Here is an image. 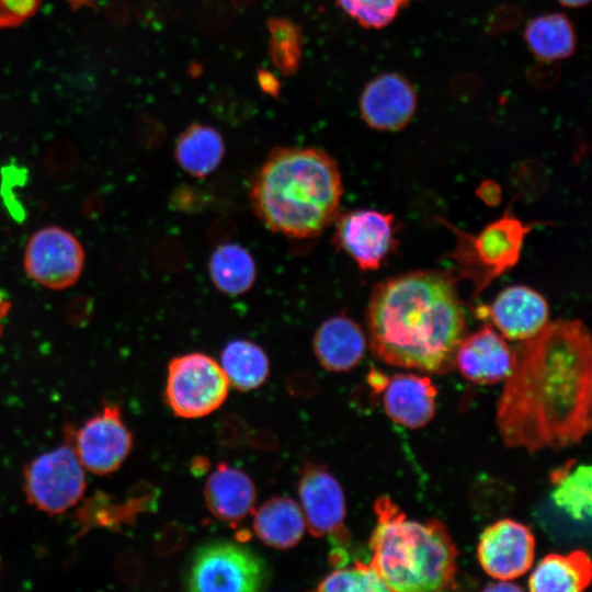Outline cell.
<instances>
[{
    "label": "cell",
    "mask_w": 592,
    "mask_h": 592,
    "mask_svg": "<svg viewBox=\"0 0 592 592\" xmlns=\"http://www.w3.org/2000/svg\"><path fill=\"white\" fill-rule=\"evenodd\" d=\"M592 342L581 320L548 322L513 348L496 405L503 444L530 453L559 451L591 431Z\"/></svg>",
    "instance_id": "cell-1"
},
{
    "label": "cell",
    "mask_w": 592,
    "mask_h": 592,
    "mask_svg": "<svg viewBox=\"0 0 592 592\" xmlns=\"http://www.w3.org/2000/svg\"><path fill=\"white\" fill-rule=\"evenodd\" d=\"M365 318L376 360L430 374L455 367L466 318L453 275L413 271L389 277L374 286Z\"/></svg>",
    "instance_id": "cell-2"
},
{
    "label": "cell",
    "mask_w": 592,
    "mask_h": 592,
    "mask_svg": "<svg viewBox=\"0 0 592 592\" xmlns=\"http://www.w3.org/2000/svg\"><path fill=\"white\" fill-rule=\"evenodd\" d=\"M343 195L337 161L314 147H276L253 174L249 198L271 231L311 239L335 220Z\"/></svg>",
    "instance_id": "cell-3"
},
{
    "label": "cell",
    "mask_w": 592,
    "mask_h": 592,
    "mask_svg": "<svg viewBox=\"0 0 592 592\" xmlns=\"http://www.w3.org/2000/svg\"><path fill=\"white\" fill-rule=\"evenodd\" d=\"M376 524L369 538L371 567L389 591L454 589L457 548L437 519L411 520L388 496L374 502Z\"/></svg>",
    "instance_id": "cell-4"
},
{
    "label": "cell",
    "mask_w": 592,
    "mask_h": 592,
    "mask_svg": "<svg viewBox=\"0 0 592 592\" xmlns=\"http://www.w3.org/2000/svg\"><path fill=\"white\" fill-rule=\"evenodd\" d=\"M445 224L456 239L449 258L456 264L459 278L473 286L475 297L517 263L524 239L532 230L531 225L508 212L477 235Z\"/></svg>",
    "instance_id": "cell-5"
},
{
    "label": "cell",
    "mask_w": 592,
    "mask_h": 592,
    "mask_svg": "<svg viewBox=\"0 0 592 592\" xmlns=\"http://www.w3.org/2000/svg\"><path fill=\"white\" fill-rule=\"evenodd\" d=\"M228 379L213 357L193 352L173 357L168 365L164 400L181 418H201L227 398Z\"/></svg>",
    "instance_id": "cell-6"
},
{
    "label": "cell",
    "mask_w": 592,
    "mask_h": 592,
    "mask_svg": "<svg viewBox=\"0 0 592 592\" xmlns=\"http://www.w3.org/2000/svg\"><path fill=\"white\" fill-rule=\"evenodd\" d=\"M266 582L263 561L250 549L228 542H215L200 547L189 569L191 591L249 592Z\"/></svg>",
    "instance_id": "cell-7"
},
{
    "label": "cell",
    "mask_w": 592,
    "mask_h": 592,
    "mask_svg": "<svg viewBox=\"0 0 592 592\" xmlns=\"http://www.w3.org/2000/svg\"><path fill=\"white\" fill-rule=\"evenodd\" d=\"M86 485L84 467L69 443L43 453L24 471L29 503L48 514H60L77 504Z\"/></svg>",
    "instance_id": "cell-8"
},
{
    "label": "cell",
    "mask_w": 592,
    "mask_h": 592,
    "mask_svg": "<svg viewBox=\"0 0 592 592\" xmlns=\"http://www.w3.org/2000/svg\"><path fill=\"white\" fill-rule=\"evenodd\" d=\"M84 249L79 239L59 226H46L29 239L23 255L27 276L54 291L77 283L84 267Z\"/></svg>",
    "instance_id": "cell-9"
},
{
    "label": "cell",
    "mask_w": 592,
    "mask_h": 592,
    "mask_svg": "<svg viewBox=\"0 0 592 592\" xmlns=\"http://www.w3.org/2000/svg\"><path fill=\"white\" fill-rule=\"evenodd\" d=\"M333 242L362 271L377 270L392 250L395 218L392 214L373 209H355L338 214Z\"/></svg>",
    "instance_id": "cell-10"
},
{
    "label": "cell",
    "mask_w": 592,
    "mask_h": 592,
    "mask_svg": "<svg viewBox=\"0 0 592 592\" xmlns=\"http://www.w3.org/2000/svg\"><path fill=\"white\" fill-rule=\"evenodd\" d=\"M73 447L82 466L95 475L118 469L133 447V436L122 419L121 408L107 405L87 420L75 433Z\"/></svg>",
    "instance_id": "cell-11"
},
{
    "label": "cell",
    "mask_w": 592,
    "mask_h": 592,
    "mask_svg": "<svg viewBox=\"0 0 592 592\" xmlns=\"http://www.w3.org/2000/svg\"><path fill=\"white\" fill-rule=\"evenodd\" d=\"M483 571L499 581L525 574L535 558V537L530 527L512 519L499 520L485 528L477 546Z\"/></svg>",
    "instance_id": "cell-12"
},
{
    "label": "cell",
    "mask_w": 592,
    "mask_h": 592,
    "mask_svg": "<svg viewBox=\"0 0 592 592\" xmlns=\"http://www.w3.org/2000/svg\"><path fill=\"white\" fill-rule=\"evenodd\" d=\"M298 496L306 527L314 536L331 535L338 545L346 542L344 493L328 469L306 464L298 482Z\"/></svg>",
    "instance_id": "cell-13"
},
{
    "label": "cell",
    "mask_w": 592,
    "mask_h": 592,
    "mask_svg": "<svg viewBox=\"0 0 592 592\" xmlns=\"http://www.w3.org/2000/svg\"><path fill=\"white\" fill-rule=\"evenodd\" d=\"M358 105L367 126L380 132H398L413 118L418 93L405 76L385 72L366 83Z\"/></svg>",
    "instance_id": "cell-14"
},
{
    "label": "cell",
    "mask_w": 592,
    "mask_h": 592,
    "mask_svg": "<svg viewBox=\"0 0 592 592\" xmlns=\"http://www.w3.org/2000/svg\"><path fill=\"white\" fill-rule=\"evenodd\" d=\"M512 363L513 349L489 325L464 337L455 356V367L460 374L479 385L504 380Z\"/></svg>",
    "instance_id": "cell-15"
},
{
    "label": "cell",
    "mask_w": 592,
    "mask_h": 592,
    "mask_svg": "<svg viewBox=\"0 0 592 592\" xmlns=\"http://www.w3.org/2000/svg\"><path fill=\"white\" fill-rule=\"evenodd\" d=\"M488 315L501 335L514 341L534 337L549 322L546 299L525 285L501 291L488 308Z\"/></svg>",
    "instance_id": "cell-16"
},
{
    "label": "cell",
    "mask_w": 592,
    "mask_h": 592,
    "mask_svg": "<svg viewBox=\"0 0 592 592\" xmlns=\"http://www.w3.org/2000/svg\"><path fill=\"white\" fill-rule=\"evenodd\" d=\"M379 392L388 418L405 428H423L435 414L437 389L428 376L396 374Z\"/></svg>",
    "instance_id": "cell-17"
},
{
    "label": "cell",
    "mask_w": 592,
    "mask_h": 592,
    "mask_svg": "<svg viewBox=\"0 0 592 592\" xmlns=\"http://www.w3.org/2000/svg\"><path fill=\"white\" fill-rule=\"evenodd\" d=\"M367 338L360 325L345 315L326 319L317 328L312 351L322 367L330 372H349L365 355Z\"/></svg>",
    "instance_id": "cell-18"
},
{
    "label": "cell",
    "mask_w": 592,
    "mask_h": 592,
    "mask_svg": "<svg viewBox=\"0 0 592 592\" xmlns=\"http://www.w3.org/2000/svg\"><path fill=\"white\" fill-rule=\"evenodd\" d=\"M204 497L214 516L235 526L253 511L257 492L247 474L220 463L205 483Z\"/></svg>",
    "instance_id": "cell-19"
},
{
    "label": "cell",
    "mask_w": 592,
    "mask_h": 592,
    "mask_svg": "<svg viewBox=\"0 0 592 592\" xmlns=\"http://www.w3.org/2000/svg\"><path fill=\"white\" fill-rule=\"evenodd\" d=\"M592 563L585 550L545 556L528 578L533 592H581L591 583Z\"/></svg>",
    "instance_id": "cell-20"
},
{
    "label": "cell",
    "mask_w": 592,
    "mask_h": 592,
    "mask_svg": "<svg viewBox=\"0 0 592 592\" xmlns=\"http://www.w3.org/2000/svg\"><path fill=\"white\" fill-rule=\"evenodd\" d=\"M253 530L265 545L288 549L300 542L306 523L296 501L288 497H273L255 511Z\"/></svg>",
    "instance_id": "cell-21"
},
{
    "label": "cell",
    "mask_w": 592,
    "mask_h": 592,
    "mask_svg": "<svg viewBox=\"0 0 592 592\" xmlns=\"http://www.w3.org/2000/svg\"><path fill=\"white\" fill-rule=\"evenodd\" d=\"M226 152L225 140L214 127L193 123L178 137L174 158L179 167L195 178H206L221 163Z\"/></svg>",
    "instance_id": "cell-22"
},
{
    "label": "cell",
    "mask_w": 592,
    "mask_h": 592,
    "mask_svg": "<svg viewBox=\"0 0 592 592\" xmlns=\"http://www.w3.org/2000/svg\"><path fill=\"white\" fill-rule=\"evenodd\" d=\"M524 41L540 61L551 62L570 57L577 47L572 21L563 13H546L528 21Z\"/></svg>",
    "instance_id": "cell-23"
},
{
    "label": "cell",
    "mask_w": 592,
    "mask_h": 592,
    "mask_svg": "<svg viewBox=\"0 0 592 592\" xmlns=\"http://www.w3.org/2000/svg\"><path fill=\"white\" fill-rule=\"evenodd\" d=\"M208 273L219 292L237 296L247 293L253 286L257 265L246 248L235 242H226L212 252Z\"/></svg>",
    "instance_id": "cell-24"
},
{
    "label": "cell",
    "mask_w": 592,
    "mask_h": 592,
    "mask_svg": "<svg viewBox=\"0 0 592 592\" xmlns=\"http://www.w3.org/2000/svg\"><path fill=\"white\" fill-rule=\"evenodd\" d=\"M570 459L555 469L549 480L554 486L551 499L573 520L589 522L592 511V469L589 465L576 466Z\"/></svg>",
    "instance_id": "cell-25"
},
{
    "label": "cell",
    "mask_w": 592,
    "mask_h": 592,
    "mask_svg": "<svg viewBox=\"0 0 592 592\" xmlns=\"http://www.w3.org/2000/svg\"><path fill=\"white\" fill-rule=\"evenodd\" d=\"M219 364L229 385L241 391L260 387L270 373V361L264 350L244 339L227 343Z\"/></svg>",
    "instance_id": "cell-26"
},
{
    "label": "cell",
    "mask_w": 592,
    "mask_h": 592,
    "mask_svg": "<svg viewBox=\"0 0 592 592\" xmlns=\"http://www.w3.org/2000/svg\"><path fill=\"white\" fill-rule=\"evenodd\" d=\"M269 56L283 75H293L299 67L303 54V35L299 26L286 18L267 21Z\"/></svg>",
    "instance_id": "cell-27"
},
{
    "label": "cell",
    "mask_w": 592,
    "mask_h": 592,
    "mask_svg": "<svg viewBox=\"0 0 592 592\" xmlns=\"http://www.w3.org/2000/svg\"><path fill=\"white\" fill-rule=\"evenodd\" d=\"M318 591L384 592L389 591L376 571L360 560L351 567L332 571L317 587Z\"/></svg>",
    "instance_id": "cell-28"
},
{
    "label": "cell",
    "mask_w": 592,
    "mask_h": 592,
    "mask_svg": "<svg viewBox=\"0 0 592 592\" xmlns=\"http://www.w3.org/2000/svg\"><path fill=\"white\" fill-rule=\"evenodd\" d=\"M413 0H335L338 7L365 29L379 30L390 24Z\"/></svg>",
    "instance_id": "cell-29"
},
{
    "label": "cell",
    "mask_w": 592,
    "mask_h": 592,
    "mask_svg": "<svg viewBox=\"0 0 592 592\" xmlns=\"http://www.w3.org/2000/svg\"><path fill=\"white\" fill-rule=\"evenodd\" d=\"M250 435L247 424L236 415H226L217 424V436L223 445L241 446L249 443Z\"/></svg>",
    "instance_id": "cell-30"
},
{
    "label": "cell",
    "mask_w": 592,
    "mask_h": 592,
    "mask_svg": "<svg viewBox=\"0 0 592 592\" xmlns=\"http://www.w3.org/2000/svg\"><path fill=\"white\" fill-rule=\"evenodd\" d=\"M289 391L299 397L312 396L317 389L316 380L307 374H294L287 382Z\"/></svg>",
    "instance_id": "cell-31"
},
{
    "label": "cell",
    "mask_w": 592,
    "mask_h": 592,
    "mask_svg": "<svg viewBox=\"0 0 592 592\" xmlns=\"http://www.w3.org/2000/svg\"><path fill=\"white\" fill-rule=\"evenodd\" d=\"M249 444L257 448L271 449L276 446V440L271 433L258 432L250 435Z\"/></svg>",
    "instance_id": "cell-32"
},
{
    "label": "cell",
    "mask_w": 592,
    "mask_h": 592,
    "mask_svg": "<svg viewBox=\"0 0 592 592\" xmlns=\"http://www.w3.org/2000/svg\"><path fill=\"white\" fill-rule=\"evenodd\" d=\"M259 81L264 91L269 93L277 92V81L269 72H260Z\"/></svg>",
    "instance_id": "cell-33"
},
{
    "label": "cell",
    "mask_w": 592,
    "mask_h": 592,
    "mask_svg": "<svg viewBox=\"0 0 592 592\" xmlns=\"http://www.w3.org/2000/svg\"><path fill=\"white\" fill-rule=\"evenodd\" d=\"M11 308V301L8 297L0 291V337L4 329V320L8 317Z\"/></svg>",
    "instance_id": "cell-34"
},
{
    "label": "cell",
    "mask_w": 592,
    "mask_h": 592,
    "mask_svg": "<svg viewBox=\"0 0 592 592\" xmlns=\"http://www.w3.org/2000/svg\"><path fill=\"white\" fill-rule=\"evenodd\" d=\"M485 590H488V591H520V590H523V588L519 587V585H515V584H512L508 581H500L498 583H492L491 585L489 587H486Z\"/></svg>",
    "instance_id": "cell-35"
},
{
    "label": "cell",
    "mask_w": 592,
    "mask_h": 592,
    "mask_svg": "<svg viewBox=\"0 0 592 592\" xmlns=\"http://www.w3.org/2000/svg\"><path fill=\"white\" fill-rule=\"evenodd\" d=\"M560 4L568 8H582L590 3L591 0H557Z\"/></svg>",
    "instance_id": "cell-36"
}]
</instances>
